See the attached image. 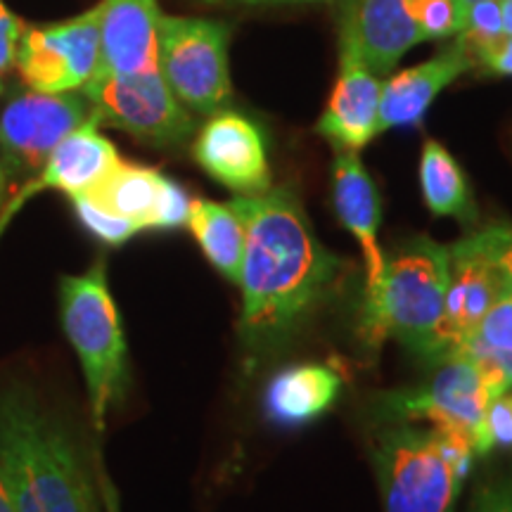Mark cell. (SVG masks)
Segmentation results:
<instances>
[{"label":"cell","mask_w":512,"mask_h":512,"mask_svg":"<svg viewBox=\"0 0 512 512\" xmlns=\"http://www.w3.org/2000/svg\"><path fill=\"white\" fill-rule=\"evenodd\" d=\"M271 3H323V0H271Z\"/></svg>","instance_id":"40"},{"label":"cell","mask_w":512,"mask_h":512,"mask_svg":"<svg viewBox=\"0 0 512 512\" xmlns=\"http://www.w3.org/2000/svg\"><path fill=\"white\" fill-rule=\"evenodd\" d=\"M448 249H451V278H448L444 316L437 330L432 361H441L470 342L486 313L505 297L496 268L475 247L470 235Z\"/></svg>","instance_id":"13"},{"label":"cell","mask_w":512,"mask_h":512,"mask_svg":"<svg viewBox=\"0 0 512 512\" xmlns=\"http://www.w3.org/2000/svg\"><path fill=\"white\" fill-rule=\"evenodd\" d=\"M93 119L152 147L188 143L197 121L159 72L95 74L81 88Z\"/></svg>","instance_id":"7"},{"label":"cell","mask_w":512,"mask_h":512,"mask_svg":"<svg viewBox=\"0 0 512 512\" xmlns=\"http://www.w3.org/2000/svg\"><path fill=\"white\" fill-rule=\"evenodd\" d=\"M233 27L202 17H162L159 74L192 114L226 110L233 95L228 43Z\"/></svg>","instance_id":"6"},{"label":"cell","mask_w":512,"mask_h":512,"mask_svg":"<svg viewBox=\"0 0 512 512\" xmlns=\"http://www.w3.org/2000/svg\"><path fill=\"white\" fill-rule=\"evenodd\" d=\"M192 200L181 183L171 181V178L164 176L162 195H159V204L155 211V221H152V228L155 230H174L181 228L188 223Z\"/></svg>","instance_id":"28"},{"label":"cell","mask_w":512,"mask_h":512,"mask_svg":"<svg viewBox=\"0 0 512 512\" xmlns=\"http://www.w3.org/2000/svg\"><path fill=\"white\" fill-rule=\"evenodd\" d=\"M332 207L337 221L354 235L366 256V287L380 278L384 252L377 242L382 221V197L375 178L363 166L356 150L335 147L332 162Z\"/></svg>","instance_id":"17"},{"label":"cell","mask_w":512,"mask_h":512,"mask_svg":"<svg viewBox=\"0 0 512 512\" xmlns=\"http://www.w3.org/2000/svg\"><path fill=\"white\" fill-rule=\"evenodd\" d=\"M342 377L323 363H299L283 368L268 382L264 394L266 418L275 425L299 427L318 420L335 406Z\"/></svg>","instance_id":"19"},{"label":"cell","mask_w":512,"mask_h":512,"mask_svg":"<svg viewBox=\"0 0 512 512\" xmlns=\"http://www.w3.org/2000/svg\"><path fill=\"white\" fill-rule=\"evenodd\" d=\"M437 363L439 368L422 387L382 394L375 411L387 422H430L437 430L460 434L472 446V434L498 396L470 356L456 351Z\"/></svg>","instance_id":"8"},{"label":"cell","mask_w":512,"mask_h":512,"mask_svg":"<svg viewBox=\"0 0 512 512\" xmlns=\"http://www.w3.org/2000/svg\"><path fill=\"white\" fill-rule=\"evenodd\" d=\"M467 512H512V467H501L479 479Z\"/></svg>","instance_id":"27"},{"label":"cell","mask_w":512,"mask_h":512,"mask_svg":"<svg viewBox=\"0 0 512 512\" xmlns=\"http://www.w3.org/2000/svg\"><path fill=\"white\" fill-rule=\"evenodd\" d=\"M93 119L83 93L17 91L0 110V169L5 181L34 176L69 133Z\"/></svg>","instance_id":"9"},{"label":"cell","mask_w":512,"mask_h":512,"mask_svg":"<svg viewBox=\"0 0 512 512\" xmlns=\"http://www.w3.org/2000/svg\"><path fill=\"white\" fill-rule=\"evenodd\" d=\"M204 5H261L271 3V0H200Z\"/></svg>","instance_id":"36"},{"label":"cell","mask_w":512,"mask_h":512,"mask_svg":"<svg viewBox=\"0 0 512 512\" xmlns=\"http://www.w3.org/2000/svg\"><path fill=\"white\" fill-rule=\"evenodd\" d=\"M0 477L15 512H86L95 484L72 437L31 389H0Z\"/></svg>","instance_id":"2"},{"label":"cell","mask_w":512,"mask_h":512,"mask_svg":"<svg viewBox=\"0 0 512 512\" xmlns=\"http://www.w3.org/2000/svg\"><path fill=\"white\" fill-rule=\"evenodd\" d=\"M361 53L377 76H387L408 50L425 43L422 0H344Z\"/></svg>","instance_id":"18"},{"label":"cell","mask_w":512,"mask_h":512,"mask_svg":"<svg viewBox=\"0 0 512 512\" xmlns=\"http://www.w3.org/2000/svg\"><path fill=\"white\" fill-rule=\"evenodd\" d=\"M60 318L64 335L79 356L86 377L95 430L128 389V349L117 304L107 285L105 261L83 275L60 280Z\"/></svg>","instance_id":"5"},{"label":"cell","mask_w":512,"mask_h":512,"mask_svg":"<svg viewBox=\"0 0 512 512\" xmlns=\"http://www.w3.org/2000/svg\"><path fill=\"white\" fill-rule=\"evenodd\" d=\"M475 342L491 349L510 351L512 354V299L503 297L494 309L486 313L475 332Z\"/></svg>","instance_id":"29"},{"label":"cell","mask_w":512,"mask_h":512,"mask_svg":"<svg viewBox=\"0 0 512 512\" xmlns=\"http://www.w3.org/2000/svg\"><path fill=\"white\" fill-rule=\"evenodd\" d=\"M512 446V396H498L486 408L484 420L472 434L475 456H489L494 448Z\"/></svg>","instance_id":"26"},{"label":"cell","mask_w":512,"mask_h":512,"mask_svg":"<svg viewBox=\"0 0 512 512\" xmlns=\"http://www.w3.org/2000/svg\"><path fill=\"white\" fill-rule=\"evenodd\" d=\"M121 162L117 147L98 131V121L88 119L76 131L69 133L60 145L55 147L53 155L43 164L34 181L24 185L12 204L5 209L0 228L10 219L12 211L22 204L27 197L36 195L41 190H62L69 197L86 195Z\"/></svg>","instance_id":"16"},{"label":"cell","mask_w":512,"mask_h":512,"mask_svg":"<svg viewBox=\"0 0 512 512\" xmlns=\"http://www.w3.org/2000/svg\"><path fill=\"white\" fill-rule=\"evenodd\" d=\"M22 22L19 17L5 8V3L0 0V91H3V79L12 72V67L17 64V43L22 36Z\"/></svg>","instance_id":"31"},{"label":"cell","mask_w":512,"mask_h":512,"mask_svg":"<svg viewBox=\"0 0 512 512\" xmlns=\"http://www.w3.org/2000/svg\"><path fill=\"white\" fill-rule=\"evenodd\" d=\"M472 69H477L475 57L463 46V41L453 36V43H448L427 62L389 76L380 98V133L389 128L420 126L437 95Z\"/></svg>","instance_id":"15"},{"label":"cell","mask_w":512,"mask_h":512,"mask_svg":"<svg viewBox=\"0 0 512 512\" xmlns=\"http://www.w3.org/2000/svg\"><path fill=\"white\" fill-rule=\"evenodd\" d=\"M472 3H477V0H456V8H458V29H460V19H463L465 10L470 8Z\"/></svg>","instance_id":"37"},{"label":"cell","mask_w":512,"mask_h":512,"mask_svg":"<svg viewBox=\"0 0 512 512\" xmlns=\"http://www.w3.org/2000/svg\"><path fill=\"white\" fill-rule=\"evenodd\" d=\"M86 512H100V498H98V494H95V489H93L91 498H88V510Z\"/></svg>","instance_id":"38"},{"label":"cell","mask_w":512,"mask_h":512,"mask_svg":"<svg viewBox=\"0 0 512 512\" xmlns=\"http://www.w3.org/2000/svg\"><path fill=\"white\" fill-rule=\"evenodd\" d=\"M475 67L494 76H512V38H501L494 46L477 53Z\"/></svg>","instance_id":"32"},{"label":"cell","mask_w":512,"mask_h":512,"mask_svg":"<svg viewBox=\"0 0 512 512\" xmlns=\"http://www.w3.org/2000/svg\"><path fill=\"white\" fill-rule=\"evenodd\" d=\"M0 512H15V505H12V498L8 494V486H5L3 477H0Z\"/></svg>","instance_id":"35"},{"label":"cell","mask_w":512,"mask_h":512,"mask_svg":"<svg viewBox=\"0 0 512 512\" xmlns=\"http://www.w3.org/2000/svg\"><path fill=\"white\" fill-rule=\"evenodd\" d=\"M228 204L245 228L238 335L247 373H256L328 302L349 261L318 240L302 200L287 185L238 195Z\"/></svg>","instance_id":"1"},{"label":"cell","mask_w":512,"mask_h":512,"mask_svg":"<svg viewBox=\"0 0 512 512\" xmlns=\"http://www.w3.org/2000/svg\"><path fill=\"white\" fill-rule=\"evenodd\" d=\"M472 456L460 434L387 422L373 446L384 512H456Z\"/></svg>","instance_id":"4"},{"label":"cell","mask_w":512,"mask_h":512,"mask_svg":"<svg viewBox=\"0 0 512 512\" xmlns=\"http://www.w3.org/2000/svg\"><path fill=\"white\" fill-rule=\"evenodd\" d=\"M3 200H5V174L3 169H0V207H3Z\"/></svg>","instance_id":"39"},{"label":"cell","mask_w":512,"mask_h":512,"mask_svg":"<svg viewBox=\"0 0 512 512\" xmlns=\"http://www.w3.org/2000/svg\"><path fill=\"white\" fill-rule=\"evenodd\" d=\"M420 190L432 216L456 219L463 226H472L479 221L475 195H472L463 166L439 140L430 138L422 147Z\"/></svg>","instance_id":"20"},{"label":"cell","mask_w":512,"mask_h":512,"mask_svg":"<svg viewBox=\"0 0 512 512\" xmlns=\"http://www.w3.org/2000/svg\"><path fill=\"white\" fill-rule=\"evenodd\" d=\"M100 3L50 27L22 29L17 67L24 83L41 93L81 91L98 72Z\"/></svg>","instance_id":"10"},{"label":"cell","mask_w":512,"mask_h":512,"mask_svg":"<svg viewBox=\"0 0 512 512\" xmlns=\"http://www.w3.org/2000/svg\"><path fill=\"white\" fill-rule=\"evenodd\" d=\"M470 240L482 252L491 266L496 268L498 278L503 283L505 297L512 299V223L508 221H491L475 233H470Z\"/></svg>","instance_id":"25"},{"label":"cell","mask_w":512,"mask_h":512,"mask_svg":"<svg viewBox=\"0 0 512 512\" xmlns=\"http://www.w3.org/2000/svg\"><path fill=\"white\" fill-rule=\"evenodd\" d=\"M162 185V171L128 164L121 159L91 192H86V197L100 204L102 209L140 223L143 230H150L152 221H155L159 195H162Z\"/></svg>","instance_id":"21"},{"label":"cell","mask_w":512,"mask_h":512,"mask_svg":"<svg viewBox=\"0 0 512 512\" xmlns=\"http://www.w3.org/2000/svg\"><path fill=\"white\" fill-rule=\"evenodd\" d=\"M185 226L195 235L209 264L230 283H238L245 254V228L235 209L211 200H192Z\"/></svg>","instance_id":"22"},{"label":"cell","mask_w":512,"mask_h":512,"mask_svg":"<svg viewBox=\"0 0 512 512\" xmlns=\"http://www.w3.org/2000/svg\"><path fill=\"white\" fill-rule=\"evenodd\" d=\"M192 155L214 181L238 195H259L271 188L264 133L238 112L211 114L197 133Z\"/></svg>","instance_id":"12"},{"label":"cell","mask_w":512,"mask_h":512,"mask_svg":"<svg viewBox=\"0 0 512 512\" xmlns=\"http://www.w3.org/2000/svg\"><path fill=\"white\" fill-rule=\"evenodd\" d=\"M456 38L463 41V46L470 50L472 57L505 38L501 0H477V3H472L465 10L463 19H460Z\"/></svg>","instance_id":"23"},{"label":"cell","mask_w":512,"mask_h":512,"mask_svg":"<svg viewBox=\"0 0 512 512\" xmlns=\"http://www.w3.org/2000/svg\"><path fill=\"white\" fill-rule=\"evenodd\" d=\"M74 214L76 219L81 221V226L88 230V233L95 235V238L105 242L110 247H119L133 238V235L143 233V226L136 221H128L124 216L112 214V211L102 209L100 204L88 200L86 195L72 197Z\"/></svg>","instance_id":"24"},{"label":"cell","mask_w":512,"mask_h":512,"mask_svg":"<svg viewBox=\"0 0 512 512\" xmlns=\"http://www.w3.org/2000/svg\"><path fill=\"white\" fill-rule=\"evenodd\" d=\"M98 489H100V501L105 505V512H121L117 489H114V484L110 482V477L105 475L102 467H98Z\"/></svg>","instance_id":"33"},{"label":"cell","mask_w":512,"mask_h":512,"mask_svg":"<svg viewBox=\"0 0 512 512\" xmlns=\"http://www.w3.org/2000/svg\"><path fill=\"white\" fill-rule=\"evenodd\" d=\"M501 15H503V36L512 38V0H501Z\"/></svg>","instance_id":"34"},{"label":"cell","mask_w":512,"mask_h":512,"mask_svg":"<svg viewBox=\"0 0 512 512\" xmlns=\"http://www.w3.org/2000/svg\"><path fill=\"white\" fill-rule=\"evenodd\" d=\"M420 27L425 41H441L458 34L456 0H422Z\"/></svg>","instance_id":"30"},{"label":"cell","mask_w":512,"mask_h":512,"mask_svg":"<svg viewBox=\"0 0 512 512\" xmlns=\"http://www.w3.org/2000/svg\"><path fill=\"white\" fill-rule=\"evenodd\" d=\"M451 278V249L427 235H415L392 254H384L380 278L366 287L358 311L363 347L377 349L396 339L406 349L432 361L437 330Z\"/></svg>","instance_id":"3"},{"label":"cell","mask_w":512,"mask_h":512,"mask_svg":"<svg viewBox=\"0 0 512 512\" xmlns=\"http://www.w3.org/2000/svg\"><path fill=\"white\" fill-rule=\"evenodd\" d=\"M382 79L368 67L358 46L354 19L347 5L339 17V69L332 95L320 114L316 131L332 147L363 150L380 133Z\"/></svg>","instance_id":"11"},{"label":"cell","mask_w":512,"mask_h":512,"mask_svg":"<svg viewBox=\"0 0 512 512\" xmlns=\"http://www.w3.org/2000/svg\"><path fill=\"white\" fill-rule=\"evenodd\" d=\"M157 0H100V62L95 74L159 72Z\"/></svg>","instance_id":"14"}]
</instances>
